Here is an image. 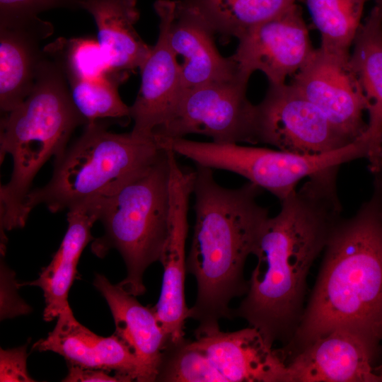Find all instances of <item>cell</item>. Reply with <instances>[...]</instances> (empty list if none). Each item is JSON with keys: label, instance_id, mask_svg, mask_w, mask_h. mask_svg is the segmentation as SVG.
<instances>
[{"label": "cell", "instance_id": "2e32d148", "mask_svg": "<svg viewBox=\"0 0 382 382\" xmlns=\"http://www.w3.org/2000/svg\"><path fill=\"white\" fill-rule=\"evenodd\" d=\"M157 15L158 37L139 69L141 86L130 106V116L134 121L132 132L150 139L172 116L184 93L180 65L168 40L166 18Z\"/></svg>", "mask_w": 382, "mask_h": 382}, {"label": "cell", "instance_id": "3957f363", "mask_svg": "<svg viewBox=\"0 0 382 382\" xmlns=\"http://www.w3.org/2000/svg\"><path fill=\"white\" fill-rule=\"evenodd\" d=\"M195 221L186 270L195 278L197 296L189 318L200 327L232 318L231 301L245 295V261L254 255L268 209L257 201L262 188L248 182L229 189L216 183L213 169L196 164Z\"/></svg>", "mask_w": 382, "mask_h": 382}, {"label": "cell", "instance_id": "ffe728a7", "mask_svg": "<svg viewBox=\"0 0 382 382\" xmlns=\"http://www.w3.org/2000/svg\"><path fill=\"white\" fill-rule=\"evenodd\" d=\"M349 62L368 102L369 122L359 138L366 147L369 168L382 166V6L375 5L354 40Z\"/></svg>", "mask_w": 382, "mask_h": 382}, {"label": "cell", "instance_id": "f546056e", "mask_svg": "<svg viewBox=\"0 0 382 382\" xmlns=\"http://www.w3.org/2000/svg\"><path fill=\"white\" fill-rule=\"evenodd\" d=\"M101 369H94L69 365V373L62 380L65 382H117L122 381L120 377L111 376Z\"/></svg>", "mask_w": 382, "mask_h": 382}, {"label": "cell", "instance_id": "5b68a950", "mask_svg": "<svg viewBox=\"0 0 382 382\" xmlns=\"http://www.w3.org/2000/svg\"><path fill=\"white\" fill-rule=\"evenodd\" d=\"M164 151L155 141L110 132L99 121L86 125L80 137L54 158L47 185L30 190V213L44 204L52 213L93 204L115 192Z\"/></svg>", "mask_w": 382, "mask_h": 382}, {"label": "cell", "instance_id": "ba28073f", "mask_svg": "<svg viewBox=\"0 0 382 382\" xmlns=\"http://www.w3.org/2000/svg\"><path fill=\"white\" fill-rule=\"evenodd\" d=\"M248 79L241 74L185 91L172 116L156 131L153 139L157 143L196 134L216 143L257 144L256 105L246 96Z\"/></svg>", "mask_w": 382, "mask_h": 382}, {"label": "cell", "instance_id": "7c38bea8", "mask_svg": "<svg viewBox=\"0 0 382 382\" xmlns=\"http://www.w3.org/2000/svg\"><path fill=\"white\" fill-rule=\"evenodd\" d=\"M231 55L241 74L250 78L257 70L270 84L284 83L311 59L314 49L302 11L296 4L258 25L238 39Z\"/></svg>", "mask_w": 382, "mask_h": 382}, {"label": "cell", "instance_id": "ac0fdd59", "mask_svg": "<svg viewBox=\"0 0 382 382\" xmlns=\"http://www.w3.org/2000/svg\"><path fill=\"white\" fill-rule=\"evenodd\" d=\"M94 286L106 300L116 334L132 351L139 366V382L156 381L168 338L150 306L140 303L118 284L96 274Z\"/></svg>", "mask_w": 382, "mask_h": 382}, {"label": "cell", "instance_id": "83f0119b", "mask_svg": "<svg viewBox=\"0 0 382 382\" xmlns=\"http://www.w3.org/2000/svg\"><path fill=\"white\" fill-rule=\"evenodd\" d=\"M86 0H0V24L35 20L41 12L54 8H81Z\"/></svg>", "mask_w": 382, "mask_h": 382}, {"label": "cell", "instance_id": "e0dca14e", "mask_svg": "<svg viewBox=\"0 0 382 382\" xmlns=\"http://www.w3.org/2000/svg\"><path fill=\"white\" fill-rule=\"evenodd\" d=\"M33 350L62 356L69 365L113 371L122 382L138 381L139 366L130 348L116 335L102 337L81 325L67 306L53 330L36 342Z\"/></svg>", "mask_w": 382, "mask_h": 382}, {"label": "cell", "instance_id": "8992f818", "mask_svg": "<svg viewBox=\"0 0 382 382\" xmlns=\"http://www.w3.org/2000/svg\"><path fill=\"white\" fill-rule=\"evenodd\" d=\"M170 168L167 151L112 195L91 204L104 233L94 238L92 253L103 257L112 249L122 255L126 277L118 284L143 295L144 272L159 261L168 232Z\"/></svg>", "mask_w": 382, "mask_h": 382}, {"label": "cell", "instance_id": "9c48e42d", "mask_svg": "<svg viewBox=\"0 0 382 382\" xmlns=\"http://www.w3.org/2000/svg\"><path fill=\"white\" fill-rule=\"evenodd\" d=\"M257 143L300 155H317L354 141L343 134L311 102L289 84H270L256 105Z\"/></svg>", "mask_w": 382, "mask_h": 382}, {"label": "cell", "instance_id": "44dd1931", "mask_svg": "<svg viewBox=\"0 0 382 382\" xmlns=\"http://www.w3.org/2000/svg\"><path fill=\"white\" fill-rule=\"evenodd\" d=\"M81 9L93 16L98 42L114 71L129 73L141 67L151 47L134 28L140 15L137 0H86Z\"/></svg>", "mask_w": 382, "mask_h": 382}, {"label": "cell", "instance_id": "52a82bcc", "mask_svg": "<svg viewBox=\"0 0 382 382\" xmlns=\"http://www.w3.org/2000/svg\"><path fill=\"white\" fill-rule=\"evenodd\" d=\"M158 144L161 149H170L195 164L238 174L272 193L279 202L294 192L301 180L330 167L366 158L367 156L366 146L359 139L340 149L317 155L185 138L161 139Z\"/></svg>", "mask_w": 382, "mask_h": 382}, {"label": "cell", "instance_id": "603a6c76", "mask_svg": "<svg viewBox=\"0 0 382 382\" xmlns=\"http://www.w3.org/2000/svg\"><path fill=\"white\" fill-rule=\"evenodd\" d=\"M195 10L214 34L241 37L302 0H180Z\"/></svg>", "mask_w": 382, "mask_h": 382}, {"label": "cell", "instance_id": "d6a6232c", "mask_svg": "<svg viewBox=\"0 0 382 382\" xmlns=\"http://www.w3.org/2000/svg\"><path fill=\"white\" fill-rule=\"evenodd\" d=\"M381 216H382V208H381Z\"/></svg>", "mask_w": 382, "mask_h": 382}, {"label": "cell", "instance_id": "d6986e66", "mask_svg": "<svg viewBox=\"0 0 382 382\" xmlns=\"http://www.w3.org/2000/svg\"><path fill=\"white\" fill-rule=\"evenodd\" d=\"M40 18L25 23L0 24V108L8 113L31 93L43 56L40 44L53 33Z\"/></svg>", "mask_w": 382, "mask_h": 382}, {"label": "cell", "instance_id": "6da1fadb", "mask_svg": "<svg viewBox=\"0 0 382 382\" xmlns=\"http://www.w3.org/2000/svg\"><path fill=\"white\" fill-rule=\"evenodd\" d=\"M339 168L308 177L299 190L280 202L279 212L262 228L248 290L232 316L258 330L272 347L277 342L285 346L294 335L305 309L309 270L342 218L336 187Z\"/></svg>", "mask_w": 382, "mask_h": 382}, {"label": "cell", "instance_id": "cb8c5ba5", "mask_svg": "<svg viewBox=\"0 0 382 382\" xmlns=\"http://www.w3.org/2000/svg\"><path fill=\"white\" fill-rule=\"evenodd\" d=\"M321 35L320 49L349 57V47L361 26L365 0H304Z\"/></svg>", "mask_w": 382, "mask_h": 382}, {"label": "cell", "instance_id": "30bf717a", "mask_svg": "<svg viewBox=\"0 0 382 382\" xmlns=\"http://www.w3.org/2000/svg\"><path fill=\"white\" fill-rule=\"evenodd\" d=\"M168 161V232L159 260L163 274L160 297L152 308L169 344H178L185 340V322L190 314L185 295V243L189 226V202L193 194L195 171L182 168L173 153L169 154Z\"/></svg>", "mask_w": 382, "mask_h": 382}, {"label": "cell", "instance_id": "8fae6325", "mask_svg": "<svg viewBox=\"0 0 382 382\" xmlns=\"http://www.w3.org/2000/svg\"><path fill=\"white\" fill-rule=\"evenodd\" d=\"M349 57L315 50L290 85L314 104L349 139L355 141L366 132L363 119L368 102L349 62Z\"/></svg>", "mask_w": 382, "mask_h": 382}, {"label": "cell", "instance_id": "7402d4cb", "mask_svg": "<svg viewBox=\"0 0 382 382\" xmlns=\"http://www.w3.org/2000/svg\"><path fill=\"white\" fill-rule=\"evenodd\" d=\"M98 221L95 211L90 206L68 210V228L52 261L44 267L39 277L21 286L40 287L44 294L45 307L43 318L51 321L67 306L69 291L77 274L80 256L86 245L94 238L91 227Z\"/></svg>", "mask_w": 382, "mask_h": 382}, {"label": "cell", "instance_id": "f1b7e54d", "mask_svg": "<svg viewBox=\"0 0 382 382\" xmlns=\"http://www.w3.org/2000/svg\"><path fill=\"white\" fill-rule=\"evenodd\" d=\"M27 347L25 344L21 347L10 349H2L0 352V381L30 382L35 381L28 374L26 367Z\"/></svg>", "mask_w": 382, "mask_h": 382}, {"label": "cell", "instance_id": "1f68e13d", "mask_svg": "<svg viewBox=\"0 0 382 382\" xmlns=\"http://www.w3.org/2000/svg\"><path fill=\"white\" fill-rule=\"evenodd\" d=\"M376 5L382 6V0H374Z\"/></svg>", "mask_w": 382, "mask_h": 382}, {"label": "cell", "instance_id": "5bb4252c", "mask_svg": "<svg viewBox=\"0 0 382 382\" xmlns=\"http://www.w3.org/2000/svg\"><path fill=\"white\" fill-rule=\"evenodd\" d=\"M154 9L166 18L170 45L183 59L180 65L184 92L242 74L231 56L224 57L219 52L214 33L195 10L180 0H157Z\"/></svg>", "mask_w": 382, "mask_h": 382}, {"label": "cell", "instance_id": "484cf974", "mask_svg": "<svg viewBox=\"0 0 382 382\" xmlns=\"http://www.w3.org/2000/svg\"><path fill=\"white\" fill-rule=\"evenodd\" d=\"M129 74L91 80L68 82L71 100L76 110L88 123L103 119H131L130 106L121 99L119 86Z\"/></svg>", "mask_w": 382, "mask_h": 382}, {"label": "cell", "instance_id": "277c9868", "mask_svg": "<svg viewBox=\"0 0 382 382\" xmlns=\"http://www.w3.org/2000/svg\"><path fill=\"white\" fill-rule=\"evenodd\" d=\"M43 54L31 93L1 119V163L6 154L13 159L11 179L0 187L1 233L25 225V200L35 176L51 157L64 152L74 129L86 125L63 72Z\"/></svg>", "mask_w": 382, "mask_h": 382}, {"label": "cell", "instance_id": "4316f807", "mask_svg": "<svg viewBox=\"0 0 382 382\" xmlns=\"http://www.w3.org/2000/svg\"><path fill=\"white\" fill-rule=\"evenodd\" d=\"M156 381L226 382L207 355L190 340L168 344Z\"/></svg>", "mask_w": 382, "mask_h": 382}, {"label": "cell", "instance_id": "4fadbf2b", "mask_svg": "<svg viewBox=\"0 0 382 382\" xmlns=\"http://www.w3.org/2000/svg\"><path fill=\"white\" fill-rule=\"evenodd\" d=\"M194 335L192 344L226 382H287V364L282 352L269 345L256 328L223 332L219 326H198Z\"/></svg>", "mask_w": 382, "mask_h": 382}, {"label": "cell", "instance_id": "9a60e30c", "mask_svg": "<svg viewBox=\"0 0 382 382\" xmlns=\"http://www.w3.org/2000/svg\"><path fill=\"white\" fill-rule=\"evenodd\" d=\"M377 357L358 336L335 330L287 361V382H382L374 370Z\"/></svg>", "mask_w": 382, "mask_h": 382}, {"label": "cell", "instance_id": "4dcf8cb0", "mask_svg": "<svg viewBox=\"0 0 382 382\" xmlns=\"http://www.w3.org/2000/svg\"><path fill=\"white\" fill-rule=\"evenodd\" d=\"M374 175L375 177L374 187H376L378 191L382 202V166L381 169Z\"/></svg>", "mask_w": 382, "mask_h": 382}, {"label": "cell", "instance_id": "7a4b0ae2", "mask_svg": "<svg viewBox=\"0 0 382 382\" xmlns=\"http://www.w3.org/2000/svg\"><path fill=\"white\" fill-rule=\"evenodd\" d=\"M382 202L371 198L332 228L319 273L291 340L286 361L335 330L360 337L378 357L382 342Z\"/></svg>", "mask_w": 382, "mask_h": 382}, {"label": "cell", "instance_id": "d4e9b609", "mask_svg": "<svg viewBox=\"0 0 382 382\" xmlns=\"http://www.w3.org/2000/svg\"><path fill=\"white\" fill-rule=\"evenodd\" d=\"M42 50L58 66L68 82L129 74L114 71L109 66L97 38L59 37Z\"/></svg>", "mask_w": 382, "mask_h": 382}]
</instances>
